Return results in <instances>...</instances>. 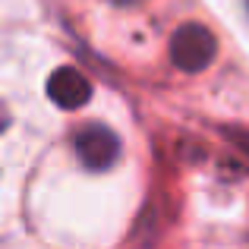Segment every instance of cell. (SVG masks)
Here are the masks:
<instances>
[{
    "instance_id": "6da1fadb",
    "label": "cell",
    "mask_w": 249,
    "mask_h": 249,
    "mask_svg": "<svg viewBox=\"0 0 249 249\" xmlns=\"http://www.w3.org/2000/svg\"><path fill=\"white\" fill-rule=\"evenodd\" d=\"M167 54L180 73H202L205 67H212L218 54V38L199 22H183L170 38Z\"/></svg>"
},
{
    "instance_id": "8992f818",
    "label": "cell",
    "mask_w": 249,
    "mask_h": 249,
    "mask_svg": "<svg viewBox=\"0 0 249 249\" xmlns=\"http://www.w3.org/2000/svg\"><path fill=\"white\" fill-rule=\"evenodd\" d=\"M114 3H133V0H114Z\"/></svg>"
},
{
    "instance_id": "7a4b0ae2",
    "label": "cell",
    "mask_w": 249,
    "mask_h": 249,
    "mask_svg": "<svg viewBox=\"0 0 249 249\" xmlns=\"http://www.w3.org/2000/svg\"><path fill=\"white\" fill-rule=\"evenodd\" d=\"M73 145H76L79 161L89 170H107L120 158V139L114 136V129L95 126V123H91V126H82L79 133H76Z\"/></svg>"
},
{
    "instance_id": "277c9868",
    "label": "cell",
    "mask_w": 249,
    "mask_h": 249,
    "mask_svg": "<svg viewBox=\"0 0 249 249\" xmlns=\"http://www.w3.org/2000/svg\"><path fill=\"white\" fill-rule=\"evenodd\" d=\"M227 136H231V142L237 148H243V152L249 155V129H243V133H233V129H227Z\"/></svg>"
},
{
    "instance_id": "52a82bcc",
    "label": "cell",
    "mask_w": 249,
    "mask_h": 249,
    "mask_svg": "<svg viewBox=\"0 0 249 249\" xmlns=\"http://www.w3.org/2000/svg\"><path fill=\"white\" fill-rule=\"evenodd\" d=\"M246 6H249V0H246Z\"/></svg>"
},
{
    "instance_id": "3957f363",
    "label": "cell",
    "mask_w": 249,
    "mask_h": 249,
    "mask_svg": "<svg viewBox=\"0 0 249 249\" xmlns=\"http://www.w3.org/2000/svg\"><path fill=\"white\" fill-rule=\"evenodd\" d=\"M48 98L63 110H76L91 98V82L76 67H60L48 79Z\"/></svg>"
},
{
    "instance_id": "5b68a950",
    "label": "cell",
    "mask_w": 249,
    "mask_h": 249,
    "mask_svg": "<svg viewBox=\"0 0 249 249\" xmlns=\"http://www.w3.org/2000/svg\"><path fill=\"white\" fill-rule=\"evenodd\" d=\"M6 123H10V114H6V107H3V104H0V133H3V129H6Z\"/></svg>"
}]
</instances>
